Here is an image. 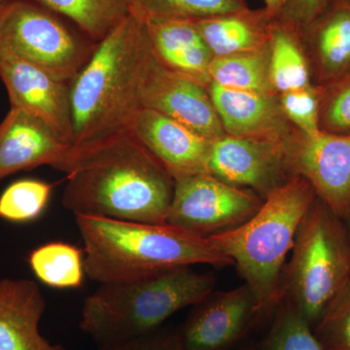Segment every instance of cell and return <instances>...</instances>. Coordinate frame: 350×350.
Listing matches in <instances>:
<instances>
[{
  "label": "cell",
  "instance_id": "obj_1",
  "mask_svg": "<svg viewBox=\"0 0 350 350\" xmlns=\"http://www.w3.org/2000/svg\"><path fill=\"white\" fill-rule=\"evenodd\" d=\"M51 167L66 175L62 202L75 215L167 224L174 177L129 129L70 146Z\"/></svg>",
  "mask_w": 350,
  "mask_h": 350
},
{
  "label": "cell",
  "instance_id": "obj_2",
  "mask_svg": "<svg viewBox=\"0 0 350 350\" xmlns=\"http://www.w3.org/2000/svg\"><path fill=\"white\" fill-rule=\"evenodd\" d=\"M85 273L100 283L131 282L180 267L234 265L209 238L170 224L75 215Z\"/></svg>",
  "mask_w": 350,
  "mask_h": 350
},
{
  "label": "cell",
  "instance_id": "obj_3",
  "mask_svg": "<svg viewBox=\"0 0 350 350\" xmlns=\"http://www.w3.org/2000/svg\"><path fill=\"white\" fill-rule=\"evenodd\" d=\"M151 46L144 22L130 13L98 43L70 83L72 146L128 130L140 105Z\"/></svg>",
  "mask_w": 350,
  "mask_h": 350
},
{
  "label": "cell",
  "instance_id": "obj_4",
  "mask_svg": "<svg viewBox=\"0 0 350 350\" xmlns=\"http://www.w3.org/2000/svg\"><path fill=\"white\" fill-rule=\"evenodd\" d=\"M215 276L180 267L131 282L103 283L83 303L80 329L98 347L142 337L213 291Z\"/></svg>",
  "mask_w": 350,
  "mask_h": 350
},
{
  "label": "cell",
  "instance_id": "obj_5",
  "mask_svg": "<svg viewBox=\"0 0 350 350\" xmlns=\"http://www.w3.org/2000/svg\"><path fill=\"white\" fill-rule=\"evenodd\" d=\"M317 194L301 176H293L265 198L258 213L231 231L209 237L236 265L262 314L275 312L286 259L301 219Z\"/></svg>",
  "mask_w": 350,
  "mask_h": 350
},
{
  "label": "cell",
  "instance_id": "obj_6",
  "mask_svg": "<svg viewBox=\"0 0 350 350\" xmlns=\"http://www.w3.org/2000/svg\"><path fill=\"white\" fill-rule=\"evenodd\" d=\"M291 252L280 298L293 305L313 329L350 280L347 220L317 198L301 219Z\"/></svg>",
  "mask_w": 350,
  "mask_h": 350
},
{
  "label": "cell",
  "instance_id": "obj_7",
  "mask_svg": "<svg viewBox=\"0 0 350 350\" xmlns=\"http://www.w3.org/2000/svg\"><path fill=\"white\" fill-rule=\"evenodd\" d=\"M98 43L73 23L32 0H9L0 8V57L38 66L71 82Z\"/></svg>",
  "mask_w": 350,
  "mask_h": 350
},
{
  "label": "cell",
  "instance_id": "obj_8",
  "mask_svg": "<svg viewBox=\"0 0 350 350\" xmlns=\"http://www.w3.org/2000/svg\"><path fill=\"white\" fill-rule=\"evenodd\" d=\"M262 198L209 174L174 180L167 224L209 238L244 224L261 208Z\"/></svg>",
  "mask_w": 350,
  "mask_h": 350
},
{
  "label": "cell",
  "instance_id": "obj_9",
  "mask_svg": "<svg viewBox=\"0 0 350 350\" xmlns=\"http://www.w3.org/2000/svg\"><path fill=\"white\" fill-rule=\"evenodd\" d=\"M290 176H301L340 217L350 216V135L295 128L283 140Z\"/></svg>",
  "mask_w": 350,
  "mask_h": 350
},
{
  "label": "cell",
  "instance_id": "obj_10",
  "mask_svg": "<svg viewBox=\"0 0 350 350\" xmlns=\"http://www.w3.org/2000/svg\"><path fill=\"white\" fill-rule=\"evenodd\" d=\"M264 317L250 287L211 292L178 329L183 350H230Z\"/></svg>",
  "mask_w": 350,
  "mask_h": 350
},
{
  "label": "cell",
  "instance_id": "obj_11",
  "mask_svg": "<svg viewBox=\"0 0 350 350\" xmlns=\"http://www.w3.org/2000/svg\"><path fill=\"white\" fill-rule=\"evenodd\" d=\"M207 172L265 199L291 176L285 163L283 142L225 135L211 142Z\"/></svg>",
  "mask_w": 350,
  "mask_h": 350
},
{
  "label": "cell",
  "instance_id": "obj_12",
  "mask_svg": "<svg viewBox=\"0 0 350 350\" xmlns=\"http://www.w3.org/2000/svg\"><path fill=\"white\" fill-rule=\"evenodd\" d=\"M140 105L179 122L209 142L226 135L208 86L165 68L153 53L145 68Z\"/></svg>",
  "mask_w": 350,
  "mask_h": 350
},
{
  "label": "cell",
  "instance_id": "obj_13",
  "mask_svg": "<svg viewBox=\"0 0 350 350\" xmlns=\"http://www.w3.org/2000/svg\"><path fill=\"white\" fill-rule=\"evenodd\" d=\"M0 78L5 85L11 107L42 119L72 146L70 83L21 59L0 57Z\"/></svg>",
  "mask_w": 350,
  "mask_h": 350
},
{
  "label": "cell",
  "instance_id": "obj_14",
  "mask_svg": "<svg viewBox=\"0 0 350 350\" xmlns=\"http://www.w3.org/2000/svg\"><path fill=\"white\" fill-rule=\"evenodd\" d=\"M129 130L176 179L207 172L211 142L162 113L142 108Z\"/></svg>",
  "mask_w": 350,
  "mask_h": 350
},
{
  "label": "cell",
  "instance_id": "obj_15",
  "mask_svg": "<svg viewBox=\"0 0 350 350\" xmlns=\"http://www.w3.org/2000/svg\"><path fill=\"white\" fill-rule=\"evenodd\" d=\"M208 91L226 135L283 142L293 131L278 94L227 89L213 83Z\"/></svg>",
  "mask_w": 350,
  "mask_h": 350
},
{
  "label": "cell",
  "instance_id": "obj_16",
  "mask_svg": "<svg viewBox=\"0 0 350 350\" xmlns=\"http://www.w3.org/2000/svg\"><path fill=\"white\" fill-rule=\"evenodd\" d=\"M300 32L314 86H324L349 72L350 4L347 0H327Z\"/></svg>",
  "mask_w": 350,
  "mask_h": 350
},
{
  "label": "cell",
  "instance_id": "obj_17",
  "mask_svg": "<svg viewBox=\"0 0 350 350\" xmlns=\"http://www.w3.org/2000/svg\"><path fill=\"white\" fill-rule=\"evenodd\" d=\"M70 146L42 119L11 108L0 124V180L22 170L51 167Z\"/></svg>",
  "mask_w": 350,
  "mask_h": 350
},
{
  "label": "cell",
  "instance_id": "obj_18",
  "mask_svg": "<svg viewBox=\"0 0 350 350\" xmlns=\"http://www.w3.org/2000/svg\"><path fill=\"white\" fill-rule=\"evenodd\" d=\"M47 303L32 280H0V350H66L39 330Z\"/></svg>",
  "mask_w": 350,
  "mask_h": 350
},
{
  "label": "cell",
  "instance_id": "obj_19",
  "mask_svg": "<svg viewBox=\"0 0 350 350\" xmlns=\"http://www.w3.org/2000/svg\"><path fill=\"white\" fill-rule=\"evenodd\" d=\"M142 22L152 53L159 63L200 84L207 86L211 83L209 68L214 56L195 23L145 20Z\"/></svg>",
  "mask_w": 350,
  "mask_h": 350
},
{
  "label": "cell",
  "instance_id": "obj_20",
  "mask_svg": "<svg viewBox=\"0 0 350 350\" xmlns=\"http://www.w3.org/2000/svg\"><path fill=\"white\" fill-rule=\"evenodd\" d=\"M275 14L266 7L237 11L195 23L214 57L268 49Z\"/></svg>",
  "mask_w": 350,
  "mask_h": 350
},
{
  "label": "cell",
  "instance_id": "obj_21",
  "mask_svg": "<svg viewBox=\"0 0 350 350\" xmlns=\"http://www.w3.org/2000/svg\"><path fill=\"white\" fill-rule=\"evenodd\" d=\"M269 50V83L275 93L312 86L310 64L298 27L275 18Z\"/></svg>",
  "mask_w": 350,
  "mask_h": 350
},
{
  "label": "cell",
  "instance_id": "obj_22",
  "mask_svg": "<svg viewBox=\"0 0 350 350\" xmlns=\"http://www.w3.org/2000/svg\"><path fill=\"white\" fill-rule=\"evenodd\" d=\"M73 23L94 42L107 38L131 13L130 0H32Z\"/></svg>",
  "mask_w": 350,
  "mask_h": 350
},
{
  "label": "cell",
  "instance_id": "obj_23",
  "mask_svg": "<svg viewBox=\"0 0 350 350\" xmlns=\"http://www.w3.org/2000/svg\"><path fill=\"white\" fill-rule=\"evenodd\" d=\"M27 262L39 282L55 289L81 287L86 275L84 252L64 241L39 246L29 253Z\"/></svg>",
  "mask_w": 350,
  "mask_h": 350
},
{
  "label": "cell",
  "instance_id": "obj_24",
  "mask_svg": "<svg viewBox=\"0 0 350 350\" xmlns=\"http://www.w3.org/2000/svg\"><path fill=\"white\" fill-rule=\"evenodd\" d=\"M209 77L213 84L227 89L275 93L269 83V48L248 54L214 57Z\"/></svg>",
  "mask_w": 350,
  "mask_h": 350
},
{
  "label": "cell",
  "instance_id": "obj_25",
  "mask_svg": "<svg viewBox=\"0 0 350 350\" xmlns=\"http://www.w3.org/2000/svg\"><path fill=\"white\" fill-rule=\"evenodd\" d=\"M131 12L145 21L197 23L248 8L246 0H130Z\"/></svg>",
  "mask_w": 350,
  "mask_h": 350
},
{
  "label": "cell",
  "instance_id": "obj_26",
  "mask_svg": "<svg viewBox=\"0 0 350 350\" xmlns=\"http://www.w3.org/2000/svg\"><path fill=\"white\" fill-rule=\"evenodd\" d=\"M255 350H324L312 326L291 304L282 300L273 322Z\"/></svg>",
  "mask_w": 350,
  "mask_h": 350
},
{
  "label": "cell",
  "instance_id": "obj_27",
  "mask_svg": "<svg viewBox=\"0 0 350 350\" xmlns=\"http://www.w3.org/2000/svg\"><path fill=\"white\" fill-rule=\"evenodd\" d=\"M53 185L38 179L13 182L0 196V219L27 223L42 215L49 204Z\"/></svg>",
  "mask_w": 350,
  "mask_h": 350
},
{
  "label": "cell",
  "instance_id": "obj_28",
  "mask_svg": "<svg viewBox=\"0 0 350 350\" xmlns=\"http://www.w3.org/2000/svg\"><path fill=\"white\" fill-rule=\"evenodd\" d=\"M317 88L320 131L350 135V71L335 81Z\"/></svg>",
  "mask_w": 350,
  "mask_h": 350
},
{
  "label": "cell",
  "instance_id": "obj_29",
  "mask_svg": "<svg viewBox=\"0 0 350 350\" xmlns=\"http://www.w3.org/2000/svg\"><path fill=\"white\" fill-rule=\"evenodd\" d=\"M312 330L324 350H350V280Z\"/></svg>",
  "mask_w": 350,
  "mask_h": 350
},
{
  "label": "cell",
  "instance_id": "obj_30",
  "mask_svg": "<svg viewBox=\"0 0 350 350\" xmlns=\"http://www.w3.org/2000/svg\"><path fill=\"white\" fill-rule=\"evenodd\" d=\"M280 105L290 123L304 133H317L319 126V92L312 85L278 94Z\"/></svg>",
  "mask_w": 350,
  "mask_h": 350
},
{
  "label": "cell",
  "instance_id": "obj_31",
  "mask_svg": "<svg viewBox=\"0 0 350 350\" xmlns=\"http://www.w3.org/2000/svg\"><path fill=\"white\" fill-rule=\"evenodd\" d=\"M98 350H183L178 329L161 327L158 330L146 335L107 347Z\"/></svg>",
  "mask_w": 350,
  "mask_h": 350
},
{
  "label": "cell",
  "instance_id": "obj_32",
  "mask_svg": "<svg viewBox=\"0 0 350 350\" xmlns=\"http://www.w3.org/2000/svg\"><path fill=\"white\" fill-rule=\"evenodd\" d=\"M327 0H282L275 19L301 29L322 10Z\"/></svg>",
  "mask_w": 350,
  "mask_h": 350
},
{
  "label": "cell",
  "instance_id": "obj_33",
  "mask_svg": "<svg viewBox=\"0 0 350 350\" xmlns=\"http://www.w3.org/2000/svg\"><path fill=\"white\" fill-rule=\"evenodd\" d=\"M282 1V0H264L265 7L271 10L273 14H275L276 11L280 8Z\"/></svg>",
  "mask_w": 350,
  "mask_h": 350
},
{
  "label": "cell",
  "instance_id": "obj_34",
  "mask_svg": "<svg viewBox=\"0 0 350 350\" xmlns=\"http://www.w3.org/2000/svg\"><path fill=\"white\" fill-rule=\"evenodd\" d=\"M256 349V345H244V347H241V349L238 350H255Z\"/></svg>",
  "mask_w": 350,
  "mask_h": 350
},
{
  "label": "cell",
  "instance_id": "obj_35",
  "mask_svg": "<svg viewBox=\"0 0 350 350\" xmlns=\"http://www.w3.org/2000/svg\"><path fill=\"white\" fill-rule=\"evenodd\" d=\"M8 1L9 0H0V8H1V7L3 6L4 4H6Z\"/></svg>",
  "mask_w": 350,
  "mask_h": 350
},
{
  "label": "cell",
  "instance_id": "obj_36",
  "mask_svg": "<svg viewBox=\"0 0 350 350\" xmlns=\"http://www.w3.org/2000/svg\"><path fill=\"white\" fill-rule=\"evenodd\" d=\"M347 226H349V232H350V216L349 218L347 219Z\"/></svg>",
  "mask_w": 350,
  "mask_h": 350
},
{
  "label": "cell",
  "instance_id": "obj_37",
  "mask_svg": "<svg viewBox=\"0 0 350 350\" xmlns=\"http://www.w3.org/2000/svg\"><path fill=\"white\" fill-rule=\"evenodd\" d=\"M347 1L350 4V0H347Z\"/></svg>",
  "mask_w": 350,
  "mask_h": 350
}]
</instances>
